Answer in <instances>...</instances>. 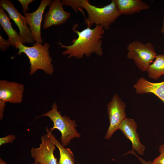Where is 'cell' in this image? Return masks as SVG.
<instances>
[{"instance_id": "1", "label": "cell", "mask_w": 164, "mask_h": 164, "mask_svg": "<svg viewBox=\"0 0 164 164\" xmlns=\"http://www.w3.org/2000/svg\"><path fill=\"white\" fill-rule=\"evenodd\" d=\"M78 26V24H76L72 27L73 31L77 34L78 37L73 40L72 45H64L60 41L57 43L60 45L59 47L66 49L62 52V55H68V59L82 58L84 55L89 57L93 53L98 56H102L103 53L102 39L104 32L103 27L96 25L94 29L87 27L79 31L76 29Z\"/></svg>"}, {"instance_id": "5", "label": "cell", "mask_w": 164, "mask_h": 164, "mask_svg": "<svg viewBox=\"0 0 164 164\" xmlns=\"http://www.w3.org/2000/svg\"><path fill=\"white\" fill-rule=\"evenodd\" d=\"M127 50V58L133 60L138 68L143 72L148 71L157 55L153 45L149 42L144 44L134 41L128 44Z\"/></svg>"}, {"instance_id": "3", "label": "cell", "mask_w": 164, "mask_h": 164, "mask_svg": "<svg viewBox=\"0 0 164 164\" xmlns=\"http://www.w3.org/2000/svg\"><path fill=\"white\" fill-rule=\"evenodd\" d=\"M83 6L88 15L84 23L89 28L95 24L101 26L104 29L108 30L110 25L121 15L117 9L114 0L101 8L91 5L88 0H84Z\"/></svg>"}, {"instance_id": "15", "label": "cell", "mask_w": 164, "mask_h": 164, "mask_svg": "<svg viewBox=\"0 0 164 164\" xmlns=\"http://www.w3.org/2000/svg\"><path fill=\"white\" fill-rule=\"evenodd\" d=\"M0 24L6 34L8 36L7 40L10 46L15 48L16 43L19 41L25 44L26 41L12 28L9 16L1 7H0Z\"/></svg>"}, {"instance_id": "7", "label": "cell", "mask_w": 164, "mask_h": 164, "mask_svg": "<svg viewBox=\"0 0 164 164\" xmlns=\"http://www.w3.org/2000/svg\"><path fill=\"white\" fill-rule=\"evenodd\" d=\"M42 142L38 148L32 147L31 150V157L34 162L40 164H57V159L53 154L56 147L46 133L42 136Z\"/></svg>"}, {"instance_id": "9", "label": "cell", "mask_w": 164, "mask_h": 164, "mask_svg": "<svg viewBox=\"0 0 164 164\" xmlns=\"http://www.w3.org/2000/svg\"><path fill=\"white\" fill-rule=\"evenodd\" d=\"M52 1L51 0H42L39 7L35 11L24 13L27 23L30 27L32 36L36 42L41 44L43 42L41 31L43 15L46 8L50 5Z\"/></svg>"}, {"instance_id": "16", "label": "cell", "mask_w": 164, "mask_h": 164, "mask_svg": "<svg viewBox=\"0 0 164 164\" xmlns=\"http://www.w3.org/2000/svg\"><path fill=\"white\" fill-rule=\"evenodd\" d=\"M47 133L51 140L59 149L60 152V159L57 164H75V159L72 151L69 148L63 146L52 133L47 127H46Z\"/></svg>"}, {"instance_id": "20", "label": "cell", "mask_w": 164, "mask_h": 164, "mask_svg": "<svg viewBox=\"0 0 164 164\" xmlns=\"http://www.w3.org/2000/svg\"><path fill=\"white\" fill-rule=\"evenodd\" d=\"M15 139V136L12 134L1 138H0V146L5 144L12 143Z\"/></svg>"}, {"instance_id": "24", "label": "cell", "mask_w": 164, "mask_h": 164, "mask_svg": "<svg viewBox=\"0 0 164 164\" xmlns=\"http://www.w3.org/2000/svg\"><path fill=\"white\" fill-rule=\"evenodd\" d=\"M5 102L0 100V119L2 120L3 117L4 112L6 105Z\"/></svg>"}, {"instance_id": "26", "label": "cell", "mask_w": 164, "mask_h": 164, "mask_svg": "<svg viewBox=\"0 0 164 164\" xmlns=\"http://www.w3.org/2000/svg\"><path fill=\"white\" fill-rule=\"evenodd\" d=\"M0 164H7L1 158H0Z\"/></svg>"}, {"instance_id": "25", "label": "cell", "mask_w": 164, "mask_h": 164, "mask_svg": "<svg viewBox=\"0 0 164 164\" xmlns=\"http://www.w3.org/2000/svg\"><path fill=\"white\" fill-rule=\"evenodd\" d=\"M161 30L162 33L164 34V18L162 20V26Z\"/></svg>"}, {"instance_id": "6", "label": "cell", "mask_w": 164, "mask_h": 164, "mask_svg": "<svg viewBox=\"0 0 164 164\" xmlns=\"http://www.w3.org/2000/svg\"><path fill=\"white\" fill-rule=\"evenodd\" d=\"M126 105L117 94L113 96L107 105L110 125L105 136L108 139L118 129L121 122L126 117Z\"/></svg>"}, {"instance_id": "23", "label": "cell", "mask_w": 164, "mask_h": 164, "mask_svg": "<svg viewBox=\"0 0 164 164\" xmlns=\"http://www.w3.org/2000/svg\"><path fill=\"white\" fill-rule=\"evenodd\" d=\"M128 154H132L136 156L139 159L140 161L141 162L142 164H152V162L150 160H149L148 161H145L144 159L138 156L135 154V151L133 149L128 151L126 153L124 154V155H126Z\"/></svg>"}, {"instance_id": "10", "label": "cell", "mask_w": 164, "mask_h": 164, "mask_svg": "<svg viewBox=\"0 0 164 164\" xmlns=\"http://www.w3.org/2000/svg\"><path fill=\"white\" fill-rule=\"evenodd\" d=\"M24 86L21 83L6 80H0V100L12 104H20L23 100Z\"/></svg>"}, {"instance_id": "27", "label": "cell", "mask_w": 164, "mask_h": 164, "mask_svg": "<svg viewBox=\"0 0 164 164\" xmlns=\"http://www.w3.org/2000/svg\"><path fill=\"white\" fill-rule=\"evenodd\" d=\"M30 164H40L39 163H36V162H34L33 163H30Z\"/></svg>"}, {"instance_id": "17", "label": "cell", "mask_w": 164, "mask_h": 164, "mask_svg": "<svg viewBox=\"0 0 164 164\" xmlns=\"http://www.w3.org/2000/svg\"><path fill=\"white\" fill-rule=\"evenodd\" d=\"M147 72L149 77L154 80L164 74V54L157 55L150 65Z\"/></svg>"}, {"instance_id": "2", "label": "cell", "mask_w": 164, "mask_h": 164, "mask_svg": "<svg viewBox=\"0 0 164 164\" xmlns=\"http://www.w3.org/2000/svg\"><path fill=\"white\" fill-rule=\"evenodd\" d=\"M50 46L48 43L42 45L36 42L31 47L25 46L19 41L16 43L15 48L19 50L17 54L20 55L22 53H24L29 58L30 64L29 74L30 75L39 70L49 75L53 73L54 70L52 63V60L49 51Z\"/></svg>"}, {"instance_id": "8", "label": "cell", "mask_w": 164, "mask_h": 164, "mask_svg": "<svg viewBox=\"0 0 164 164\" xmlns=\"http://www.w3.org/2000/svg\"><path fill=\"white\" fill-rule=\"evenodd\" d=\"M0 5L8 13L9 17L18 26L20 36L27 43L33 44L35 42L30 29L27 26L25 16L21 14L15 8L12 1L1 0Z\"/></svg>"}, {"instance_id": "12", "label": "cell", "mask_w": 164, "mask_h": 164, "mask_svg": "<svg viewBox=\"0 0 164 164\" xmlns=\"http://www.w3.org/2000/svg\"><path fill=\"white\" fill-rule=\"evenodd\" d=\"M137 125L134 119L126 118L121 122L118 129L132 143V149L139 155H143L146 148L140 140L139 134L137 132Z\"/></svg>"}, {"instance_id": "4", "label": "cell", "mask_w": 164, "mask_h": 164, "mask_svg": "<svg viewBox=\"0 0 164 164\" xmlns=\"http://www.w3.org/2000/svg\"><path fill=\"white\" fill-rule=\"evenodd\" d=\"M43 116L48 117L53 122V126L49 130L51 132L55 129L60 132L61 144L63 146H67L73 138L80 137V134L76 129L77 125L75 120L71 119L67 115L62 116L60 112L58 110L55 102L53 103L50 110L36 118Z\"/></svg>"}, {"instance_id": "22", "label": "cell", "mask_w": 164, "mask_h": 164, "mask_svg": "<svg viewBox=\"0 0 164 164\" xmlns=\"http://www.w3.org/2000/svg\"><path fill=\"white\" fill-rule=\"evenodd\" d=\"M9 45L7 40L3 39L1 36H0V50L3 52L6 50L9 47Z\"/></svg>"}, {"instance_id": "21", "label": "cell", "mask_w": 164, "mask_h": 164, "mask_svg": "<svg viewBox=\"0 0 164 164\" xmlns=\"http://www.w3.org/2000/svg\"><path fill=\"white\" fill-rule=\"evenodd\" d=\"M33 0H19L18 1L21 4L23 12L24 13L27 12V11L29 10V8L28 7L29 4L32 2Z\"/></svg>"}, {"instance_id": "13", "label": "cell", "mask_w": 164, "mask_h": 164, "mask_svg": "<svg viewBox=\"0 0 164 164\" xmlns=\"http://www.w3.org/2000/svg\"><path fill=\"white\" fill-rule=\"evenodd\" d=\"M133 87L137 94L152 93L164 104V81L159 83H152L142 77L138 79Z\"/></svg>"}, {"instance_id": "11", "label": "cell", "mask_w": 164, "mask_h": 164, "mask_svg": "<svg viewBox=\"0 0 164 164\" xmlns=\"http://www.w3.org/2000/svg\"><path fill=\"white\" fill-rule=\"evenodd\" d=\"M60 0L52 1L48 11L44 15L43 28L45 29L53 26H56L65 23L70 18L71 13L65 11Z\"/></svg>"}, {"instance_id": "18", "label": "cell", "mask_w": 164, "mask_h": 164, "mask_svg": "<svg viewBox=\"0 0 164 164\" xmlns=\"http://www.w3.org/2000/svg\"><path fill=\"white\" fill-rule=\"evenodd\" d=\"M84 0H62L61 2L63 5L71 7L76 13L79 10L82 12L84 9Z\"/></svg>"}, {"instance_id": "19", "label": "cell", "mask_w": 164, "mask_h": 164, "mask_svg": "<svg viewBox=\"0 0 164 164\" xmlns=\"http://www.w3.org/2000/svg\"><path fill=\"white\" fill-rule=\"evenodd\" d=\"M159 150L160 155L152 162V164H164V144L159 146Z\"/></svg>"}, {"instance_id": "14", "label": "cell", "mask_w": 164, "mask_h": 164, "mask_svg": "<svg viewBox=\"0 0 164 164\" xmlns=\"http://www.w3.org/2000/svg\"><path fill=\"white\" fill-rule=\"evenodd\" d=\"M117 9L120 15H128L147 10L149 5L141 0H114Z\"/></svg>"}]
</instances>
